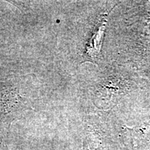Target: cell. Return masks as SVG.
<instances>
[{
  "instance_id": "cell-1",
  "label": "cell",
  "mask_w": 150,
  "mask_h": 150,
  "mask_svg": "<svg viewBox=\"0 0 150 150\" xmlns=\"http://www.w3.org/2000/svg\"><path fill=\"white\" fill-rule=\"evenodd\" d=\"M106 21H107V20H106V16L103 19V21L102 22L101 25L99 27L98 31L93 35L94 37L91 40V42H90L88 47L87 53L91 58L96 57L100 52Z\"/></svg>"
},
{
  "instance_id": "cell-2",
  "label": "cell",
  "mask_w": 150,
  "mask_h": 150,
  "mask_svg": "<svg viewBox=\"0 0 150 150\" xmlns=\"http://www.w3.org/2000/svg\"><path fill=\"white\" fill-rule=\"evenodd\" d=\"M8 112L9 110L7 109L6 104L2 99H0V133L5 128Z\"/></svg>"
}]
</instances>
